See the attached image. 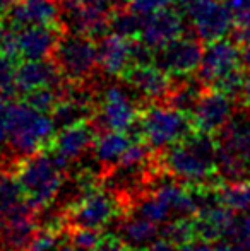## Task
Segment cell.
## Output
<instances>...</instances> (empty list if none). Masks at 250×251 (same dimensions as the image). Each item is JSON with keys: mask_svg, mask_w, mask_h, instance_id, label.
Returning <instances> with one entry per match:
<instances>
[{"mask_svg": "<svg viewBox=\"0 0 250 251\" xmlns=\"http://www.w3.org/2000/svg\"><path fill=\"white\" fill-rule=\"evenodd\" d=\"M154 171L195 186H218L224 181L218 169L216 137L194 132L184 140L153 155Z\"/></svg>", "mask_w": 250, "mask_h": 251, "instance_id": "obj_1", "label": "cell"}, {"mask_svg": "<svg viewBox=\"0 0 250 251\" xmlns=\"http://www.w3.org/2000/svg\"><path fill=\"white\" fill-rule=\"evenodd\" d=\"M9 154L16 161L50 147L57 135V126L48 113H41L24 102H12L3 118Z\"/></svg>", "mask_w": 250, "mask_h": 251, "instance_id": "obj_2", "label": "cell"}, {"mask_svg": "<svg viewBox=\"0 0 250 251\" xmlns=\"http://www.w3.org/2000/svg\"><path fill=\"white\" fill-rule=\"evenodd\" d=\"M10 173L23 190L24 201L36 214L47 210L57 200L67 178L47 151L19 159Z\"/></svg>", "mask_w": 250, "mask_h": 251, "instance_id": "obj_3", "label": "cell"}, {"mask_svg": "<svg viewBox=\"0 0 250 251\" xmlns=\"http://www.w3.org/2000/svg\"><path fill=\"white\" fill-rule=\"evenodd\" d=\"M216 137L218 169L224 181L250 179V109L233 113Z\"/></svg>", "mask_w": 250, "mask_h": 251, "instance_id": "obj_4", "label": "cell"}, {"mask_svg": "<svg viewBox=\"0 0 250 251\" xmlns=\"http://www.w3.org/2000/svg\"><path fill=\"white\" fill-rule=\"evenodd\" d=\"M137 137L156 154L195 132L192 116L170 104H149L137 120Z\"/></svg>", "mask_w": 250, "mask_h": 251, "instance_id": "obj_5", "label": "cell"}, {"mask_svg": "<svg viewBox=\"0 0 250 251\" xmlns=\"http://www.w3.org/2000/svg\"><path fill=\"white\" fill-rule=\"evenodd\" d=\"M118 215H125V207L122 200L111 195L100 185L87 190L86 193L67 205L62 212L63 222L67 226L103 229L110 226Z\"/></svg>", "mask_w": 250, "mask_h": 251, "instance_id": "obj_6", "label": "cell"}, {"mask_svg": "<svg viewBox=\"0 0 250 251\" xmlns=\"http://www.w3.org/2000/svg\"><path fill=\"white\" fill-rule=\"evenodd\" d=\"M52 60L67 82L84 84L98 67V43L86 34H62Z\"/></svg>", "mask_w": 250, "mask_h": 251, "instance_id": "obj_7", "label": "cell"}, {"mask_svg": "<svg viewBox=\"0 0 250 251\" xmlns=\"http://www.w3.org/2000/svg\"><path fill=\"white\" fill-rule=\"evenodd\" d=\"M140 109L136 100L118 84L107 86L101 93V100L96 104V113L93 116V125L105 130H129L136 128Z\"/></svg>", "mask_w": 250, "mask_h": 251, "instance_id": "obj_8", "label": "cell"}, {"mask_svg": "<svg viewBox=\"0 0 250 251\" xmlns=\"http://www.w3.org/2000/svg\"><path fill=\"white\" fill-rule=\"evenodd\" d=\"M182 12L192 24L197 38L214 41L224 38L233 26V17L223 0H178Z\"/></svg>", "mask_w": 250, "mask_h": 251, "instance_id": "obj_9", "label": "cell"}, {"mask_svg": "<svg viewBox=\"0 0 250 251\" xmlns=\"http://www.w3.org/2000/svg\"><path fill=\"white\" fill-rule=\"evenodd\" d=\"M62 10L74 33L94 38L108 29L115 9L110 0H63Z\"/></svg>", "mask_w": 250, "mask_h": 251, "instance_id": "obj_10", "label": "cell"}, {"mask_svg": "<svg viewBox=\"0 0 250 251\" xmlns=\"http://www.w3.org/2000/svg\"><path fill=\"white\" fill-rule=\"evenodd\" d=\"M242 50L231 40H214L207 43L202 62L197 70V80L204 87H214L230 74L240 70Z\"/></svg>", "mask_w": 250, "mask_h": 251, "instance_id": "obj_11", "label": "cell"}, {"mask_svg": "<svg viewBox=\"0 0 250 251\" xmlns=\"http://www.w3.org/2000/svg\"><path fill=\"white\" fill-rule=\"evenodd\" d=\"M235 113L233 98L216 87H204L192 116L195 132L218 135L226 126Z\"/></svg>", "mask_w": 250, "mask_h": 251, "instance_id": "obj_12", "label": "cell"}, {"mask_svg": "<svg viewBox=\"0 0 250 251\" xmlns=\"http://www.w3.org/2000/svg\"><path fill=\"white\" fill-rule=\"evenodd\" d=\"M202 45L195 38L180 36L168 43L167 47L160 48L154 55V62L158 67L168 72L171 77H189L195 74L202 62Z\"/></svg>", "mask_w": 250, "mask_h": 251, "instance_id": "obj_13", "label": "cell"}, {"mask_svg": "<svg viewBox=\"0 0 250 251\" xmlns=\"http://www.w3.org/2000/svg\"><path fill=\"white\" fill-rule=\"evenodd\" d=\"M122 80L147 102L167 101L173 86L170 74L165 72L161 67H154L151 63L132 65L124 72Z\"/></svg>", "mask_w": 250, "mask_h": 251, "instance_id": "obj_14", "label": "cell"}, {"mask_svg": "<svg viewBox=\"0 0 250 251\" xmlns=\"http://www.w3.org/2000/svg\"><path fill=\"white\" fill-rule=\"evenodd\" d=\"M184 16L178 10L165 7L144 17L139 38L151 50L158 51L173 40L184 36Z\"/></svg>", "mask_w": 250, "mask_h": 251, "instance_id": "obj_15", "label": "cell"}, {"mask_svg": "<svg viewBox=\"0 0 250 251\" xmlns=\"http://www.w3.org/2000/svg\"><path fill=\"white\" fill-rule=\"evenodd\" d=\"M17 38V53L23 60L52 58L62 38L60 26H26L12 27Z\"/></svg>", "mask_w": 250, "mask_h": 251, "instance_id": "obj_16", "label": "cell"}, {"mask_svg": "<svg viewBox=\"0 0 250 251\" xmlns=\"http://www.w3.org/2000/svg\"><path fill=\"white\" fill-rule=\"evenodd\" d=\"M96 132V126L93 125L91 120L74 123V125L57 130V135L48 149L55 151L72 164V162L79 161L84 154L93 151L94 140L98 135Z\"/></svg>", "mask_w": 250, "mask_h": 251, "instance_id": "obj_17", "label": "cell"}, {"mask_svg": "<svg viewBox=\"0 0 250 251\" xmlns=\"http://www.w3.org/2000/svg\"><path fill=\"white\" fill-rule=\"evenodd\" d=\"M134 41L111 33L98 41V67L111 77H122L134 65Z\"/></svg>", "mask_w": 250, "mask_h": 251, "instance_id": "obj_18", "label": "cell"}, {"mask_svg": "<svg viewBox=\"0 0 250 251\" xmlns=\"http://www.w3.org/2000/svg\"><path fill=\"white\" fill-rule=\"evenodd\" d=\"M60 5L55 0H21L5 12L12 27L55 26L60 23Z\"/></svg>", "mask_w": 250, "mask_h": 251, "instance_id": "obj_19", "label": "cell"}, {"mask_svg": "<svg viewBox=\"0 0 250 251\" xmlns=\"http://www.w3.org/2000/svg\"><path fill=\"white\" fill-rule=\"evenodd\" d=\"M63 77L55 65L54 60H24L19 67H16V75H14V84H16L17 93L28 94L31 91L43 86H55L62 84Z\"/></svg>", "mask_w": 250, "mask_h": 251, "instance_id": "obj_20", "label": "cell"}, {"mask_svg": "<svg viewBox=\"0 0 250 251\" xmlns=\"http://www.w3.org/2000/svg\"><path fill=\"white\" fill-rule=\"evenodd\" d=\"M136 137L129 135L124 130H105L100 135H96L93 154L100 164V173L110 175L118 166L122 154L127 151V147L132 144Z\"/></svg>", "mask_w": 250, "mask_h": 251, "instance_id": "obj_21", "label": "cell"}, {"mask_svg": "<svg viewBox=\"0 0 250 251\" xmlns=\"http://www.w3.org/2000/svg\"><path fill=\"white\" fill-rule=\"evenodd\" d=\"M161 234V226L140 217L137 214H125L118 227V236L125 239L134 250H140Z\"/></svg>", "mask_w": 250, "mask_h": 251, "instance_id": "obj_22", "label": "cell"}, {"mask_svg": "<svg viewBox=\"0 0 250 251\" xmlns=\"http://www.w3.org/2000/svg\"><path fill=\"white\" fill-rule=\"evenodd\" d=\"M216 201L230 207L237 214L250 208V179L249 181H223L216 188Z\"/></svg>", "mask_w": 250, "mask_h": 251, "instance_id": "obj_23", "label": "cell"}, {"mask_svg": "<svg viewBox=\"0 0 250 251\" xmlns=\"http://www.w3.org/2000/svg\"><path fill=\"white\" fill-rule=\"evenodd\" d=\"M130 203H134V212L140 217L147 219L151 222L163 226L165 222L170 221L171 217V207L165 200H161L160 197H156L153 192H149L147 195L139 197L137 200H130Z\"/></svg>", "mask_w": 250, "mask_h": 251, "instance_id": "obj_24", "label": "cell"}, {"mask_svg": "<svg viewBox=\"0 0 250 251\" xmlns=\"http://www.w3.org/2000/svg\"><path fill=\"white\" fill-rule=\"evenodd\" d=\"M202 84L199 80H182V82H175L171 86V91L167 98V104L173 106V108L180 109L185 113H192L195 108L199 96L202 93Z\"/></svg>", "mask_w": 250, "mask_h": 251, "instance_id": "obj_25", "label": "cell"}, {"mask_svg": "<svg viewBox=\"0 0 250 251\" xmlns=\"http://www.w3.org/2000/svg\"><path fill=\"white\" fill-rule=\"evenodd\" d=\"M144 17L136 14L134 10L127 9V7H117L110 17V26L111 33L118 34V36L129 38V40H136L140 36V29H142Z\"/></svg>", "mask_w": 250, "mask_h": 251, "instance_id": "obj_26", "label": "cell"}, {"mask_svg": "<svg viewBox=\"0 0 250 251\" xmlns=\"http://www.w3.org/2000/svg\"><path fill=\"white\" fill-rule=\"evenodd\" d=\"M161 236L168 238L178 246L194 241V239H197L195 219H194V215H180L173 221L165 222L161 226Z\"/></svg>", "mask_w": 250, "mask_h": 251, "instance_id": "obj_27", "label": "cell"}, {"mask_svg": "<svg viewBox=\"0 0 250 251\" xmlns=\"http://www.w3.org/2000/svg\"><path fill=\"white\" fill-rule=\"evenodd\" d=\"M63 86L62 84H55V86H43L38 87V89L31 91V93L24 94V101L29 106H33L34 109L41 113H52L54 108L58 104V101L63 96Z\"/></svg>", "mask_w": 250, "mask_h": 251, "instance_id": "obj_28", "label": "cell"}, {"mask_svg": "<svg viewBox=\"0 0 250 251\" xmlns=\"http://www.w3.org/2000/svg\"><path fill=\"white\" fill-rule=\"evenodd\" d=\"M103 238V232L100 229L81 227V226H67L65 239L77 251H91L96 248V245Z\"/></svg>", "mask_w": 250, "mask_h": 251, "instance_id": "obj_29", "label": "cell"}, {"mask_svg": "<svg viewBox=\"0 0 250 251\" xmlns=\"http://www.w3.org/2000/svg\"><path fill=\"white\" fill-rule=\"evenodd\" d=\"M226 5L237 27V38L240 43L250 40V0H226Z\"/></svg>", "mask_w": 250, "mask_h": 251, "instance_id": "obj_30", "label": "cell"}, {"mask_svg": "<svg viewBox=\"0 0 250 251\" xmlns=\"http://www.w3.org/2000/svg\"><path fill=\"white\" fill-rule=\"evenodd\" d=\"M14 75H16V65L10 56L0 53V93H5L14 96L16 94V84H14Z\"/></svg>", "mask_w": 250, "mask_h": 251, "instance_id": "obj_31", "label": "cell"}, {"mask_svg": "<svg viewBox=\"0 0 250 251\" xmlns=\"http://www.w3.org/2000/svg\"><path fill=\"white\" fill-rule=\"evenodd\" d=\"M170 2L171 0H129L127 7L136 14H139V16L146 17L149 14L156 12V10L165 9Z\"/></svg>", "mask_w": 250, "mask_h": 251, "instance_id": "obj_32", "label": "cell"}, {"mask_svg": "<svg viewBox=\"0 0 250 251\" xmlns=\"http://www.w3.org/2000/svg\"><path fill=\"white\" fill-rule=\"evenodd\" d=\"M91 251H134V248L125 239H122L120 236L103 234V238H101V241L96 245V248Z\"/></svg>", "mask_w": 250, "mask_h": 251, "instance_id": "obj_33", "label": "cell"}, {"mask_svg": "<svg viewBox=\"0 0 250 251\" xmlns=\"http://www.w3.org/2000/svg\"><path fill=\"white\" fill-rule=\"evenodd\" d=\"M140 251H178V245H175L173 241H170L165 236H158L154 241H151L147 246L140 248Z\"/></svg>", "mask_w": 250, "mask_h": 251, "instance_id": "obj_34", "label": "cell"}, {"mask_svg": "<svg viewBox=\"0 0 250 251\" xmlns=\"http://www.w3.org/2000/svg\"><path fill=\"white\" fill-rule=\"evenodd\" d=\"M214 250V243H207L202 239H194L189 241L185 245L178 246V251H213Z\"/></svg>", "mask_w": 250, "mask_h": 251, "instance_id": "obj_35", "label": "cell"}, {"mask_svg": "<svg viewBox=\"0 0 250 251\" xmlns=\"http://www.w3.org/2000/svg\"><path fill=\"white\" fill-rule=\"evenodd\" d=\"M247 238H250V208L245 212V217L240 221V239H238V245Z\"/></svg>", "mask_w": 250, "mask_h": 251, "instance_id": "obj_36", "label": "cell"}, {"mask_svg": "<svg viewBox=\"0 0 250 251\" xmlns=\"http://www.w3.org/2000/svg\"><path fill=\"white\" fill-rule=\"evenodd\" d=\"M213 251H242V250L235 241H230V239H221V241H218L216 245H214Z\"/></svg>", "mask_w": 250, "mask_h": 251, "instance_id": "obj_37", "label": "cell"}, {"mask_svg": "<svg viewBox=\"0 0 250 251\" xmlns=\"http://www.w3.org/2000/svg\"><path fill=\"white\" fill-rule=\"evenodd\" d=\"M10 104H12V96H10V94H5V93H0V122H3Z\"/></svg>", "mask_w": 250, "mask_h": 251, "instance_id": "obj_38", "label": "cell"}, {"mask_svg": "<svg viewBox=\"0 0 250 251\" xmlns=\"http://www.w3.org/2000/svg\"><path fill=\"white\" fill-rule=\"evenodd\" d=\"M9 149V142H7V132L3 123L0 122V157H3V151Z\"/></svg>", "mask_w": 250, "mask_h": 251, "instance_id": "obj_39", "label": "cell"}, {"mask_svg": "<svg viewBox=\"0 0 250 251\" xmlns=\"http://www.w3.org/2000/svg\"><path fill=\"white\" fill-rule=\"evenodd\" d=\"M242 63L250 70V40L245 41L244 48H242Z\"/></svg>", "mask_w": 250, "mask_h": 251, "instance_id": "obj_40", "label": "cell"}, {"mask_svg": "<svg viewBox=\"0 0 250 251\" xmlns=\"http://www.w3.org/2000/svg\"><path fill=\"white\" fill-rule=\"evenodd\" d=\"M17 2H21V0H0V14L7 12V10L12 5H16Z\"/></svg>", "mask_w": 250, "mask_h": 251, "instance_id": "obj_41", "label": "cell"}, {"mask_svg": "<svg viewBox=\"0 0 250 251\" xmlns=\"http://www.w3.org/2000/svg\"><path fill=\"white\" fill-rule=\"evenodd\" d=\"M111 5L117 9V7H127V3H129V0H110Z\"/></svg>", "mask_w": 250, "mask_h": 251, "instance_id": "obj_42", "label": "cell"}, {"mask_svg": "<svg viewBox=\"0 0 250 251\" xmlns=\"http://www.w3.org/2000/svg\"><path fill=\"white\" fill-rule=\"evenodd\" d=\"M238 246H240V250H242V251H250V238L244 239V241H242Z\"/></svg>", "mask_w": 250, "mask_h": 251, "instance_id": "obj_43", "label": "cell"}, {"mask_svg": "<svg viewBox=\"0 0 250 251\" xmlns=\"http://www.w3.org/2000/svg\"><path fill=\"white\" fill-rule=\"evenodd\" d=\"M5 24H3V21L0 19V47H2V41H3V36H5Z\"/></svg>", "mask_w": 250, "mask_h": 251, "instance_id": "obj_44", "label": "cell"}, {"mask_svg": "<svg viewBox=\"0 0 250 251\" xmlns=\"http://www.w3.org/2000/svg\"><path fill=\"white\" fill-rule=\"evenodd\" d=\"M2 171H7V166H5V161L0 157V173H2Z\"/></svg>", "mask_w": 250, "mask_h": 251, "instance_id": "obj_45", "label": "cell"}]
</instances>
